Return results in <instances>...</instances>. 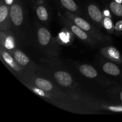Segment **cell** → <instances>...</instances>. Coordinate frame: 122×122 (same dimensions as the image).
Listing matches in <instances>:
<instances>
[{"instance_id": "obj_1", "label": "cell", "mask_w": 122, "mask_h": 122, "mask_svg": "<svg viewBox=\"0 0 122 122\" xmlns=\"http://www.w3.org/2000/svg\"><path fill=\"white\" fill-rule=\"evenodd\" d=\"M64 15L69 18L74 23L76 24L77 26L81 27L82 29L85 31L89 35L96 39L97 40L101 42H112V38L102 33L97 27L93 26L89 22L86 21L85 19H82L81 17L78 16L69 11L66 12Z\"/></svg>"}, {"instance_id": "obj_2", "label": "cell", "mask_w": 122, "mask_h": 122, "mask_svg": "<svg viewBox=\"0 0 122 122\" xmlns=\"http://www.w3.org/2000/svg\"><path fill=\"white\" fill-rule=\"evenodd\" d=\"M59 19L61 23L65 27H67L69 30H70L71 32L74 33L79 39L83 41L86 44L93 45V46L97 44V41H99L97 40L96 39L89 35L85 31H84L81 27L77 26L76 24L74 23L69 18L59 13Z\"/></svg>"}, {"instance_id": "obj_3", "label": "cell", "mask_w": 122, "mask_h": 122, "mask_svg": "<svg viewBox=\"0 0 122 122\" xmlns=\"http://www.w3.org/2000/svg\"><path fill=\"white\" fill-rule=\"evenodd\" d=\"M10 15L12 27L19 31L23 27L25 20V12L24 6L20 0H15L10 7Z\"/></svg>"}, {"instance_id": "obj_4", "label": "cell", "mask_w": 122, "mask_h": 122, "mask_svg": "<svg viewBox=\"0 0 122 122\" xmlns=\"http://www.w3.org/2000/svg\"><path fill=\"white\" fill-rule=\"evenodd\" d=\"M37 38L39 45L44 50L50 51V52H52V51H55V49L57 48L54 39L51 36L50 31L45 27H41L38 28Z\"/></svg>"}, {"instance_id": "obj_5", "label": "cell", "mask_w": 122, "mask_h": 122, "mask_svg": "<svg viewBox=\"0 0 122 122\" xmlns=\"http://www.w3.org/2000/svg\"><path fill=\"white\" fill-rule=\"evenodd\" d=\"M12 27L10 7L0 0V28L1 31H8Z\"/></svg>"}, {"instance_id": "obj_6", "label": "cell", "mask_w": 122, "mask_h": 122, "mask_svg": "<svg viewBox=\"0 0 122 122\" xmlns=\"http://www.w3.org/2000/svg\"><path fill=\"white\" fill-rule=\"evenodd\" d=\"M1 56L4 63L7 66H8L12 70L18 73H20L23 70V67L20 66L18 63L15 61L11 54L9 51L4 48L2 46L1 48Z\"/></svg>"}, {"instance_id": "obj_7", "label": "cell", "mask_w": 122, "mask_h": 122, "mask_svg": "<svg viewBox=\"0 0 122 122\" xmlns=\"http://www.w3.org/2000/svg\"><path fill=\"white\" fill-rule=\"evenodd\" d=\"M1 46L8 51L15 49V38L10 30L1 31Z\"/></svg>"}, {"instance_id": "obj_8", "label": "cell", "mask_w": 122, "mask_h": 122, "mask_svg": "<svg viewBox=\"0 0 122 122\" xmlns=\"http://www.w3.org/2000/svg\"><path fill=\"white\" fill-rule=\"evenodd\" d=\"M101 54L108 59L116 62L117 63H122V57L121 54L117 49L113 46H108L104 47L100 50Z\"/></svg>"}, {"instance_id": "obj_9", "label": "cell", "mask_w": 122, "mask_h": 122, "mask_svg": "<svg viewBox=\"0 0 122 122\" xmlns=\"http://www.w3.org/2000/svg\"><path fill=\"white\" fill-rule=\"evenodd\" d=\"M54 78L57 83L64 87H69L72 85L73 79L71 75L64 71H57L54 73Z\"/></svg>"}, {"instance_id": "obj_10", "label": "cell", "mask_w": 122, "mask_h": 122, "mask_svg": "<svg viewBox=\"0 0 122 122\" xmlns=\"http://www.w3.org/2000/svg\"><path fill=\"white\" fill-rule=\"evenodd\" d=\"M9 52L13 56L15 61L21 67H25L28 66V64H29L30 63V58L20 50L14 49Z\"/></svg>"}, {"instance_id": "obj_11", "label": "cell", "mask_w": 122, "mask_h": 122, "mask_svg": "<svg viewBox=\"0 0 122 122\" xmlns=\"http://www.w3.org/2000/svg\"><path fill=\"white\" fill-rule=\"evenodd\" d=\"M35 14L41 21L48 23L50 20V14L46 5L43 3H38L35 7Z\"/></svg>"}, {"instance_id": "obj_12", "label": "cell", "mask_w": 122, "mask_h": 122, "mask_svg": "<svg viewBox=\"0 0 122 122\" xmlns=\"http://www.w3.org/2000/svg\"><path fill=\"white\" fill-rule=\"evenodd\" d=\"M88 13L93 21L102 25L103 15L97 6L94 4L89 5L88 7Z\"/></svg>"}, {"instance_id": "obj_13", "label": "cell", "mask_w": 122, "mask_h": 122, "mask_svg": "<svg viewBox=\"0 0 122 122\" xmlns=\"http://www.w3.org/2000/svg\"><path fill=\"white\" fill-rule=\"evenodd\" d=\"M102 70L105 73L112 76H119L121 73L120 69L119 67L114 63L111 62L104 63L102 66Z\"/></svg>"}, {"instance_id": "obj_14", "label": "cell", "mask_w": 122, "mask_h": 122, "mask_svg": "<svg viewBox=\"0 0 122 122\" xmlns=\"http://www.w3.org/2000/svg\"><path fill=\"white\" fill-rule=\"evenodd\" d=\"M79 71L83 76L88 78L93 79L97 76V71L92 66L88 64H83L79 67Z\"/></svg>"}, {"instance_id": "obj_15", "label": "cell", "mask_w": 122, "mask_h": 122, "mask_svg": "<svg viewBox=\"0 0 122 122\" xmlns=\"http://www.w3.org/2000/svg\"><path fill=\"white\" fill-rule=\"evenodd\" d=\"M35 85L41 90L45 92H50L53 89V86L47 80L42 78H36L34 81Z\"/></svg>"}, {"instance_id": "obj_16", "label": "cell", "mask_w": 122, "mask_h": 122, "mask_svg": "<svg viewBox=\"0 0 122 122\" xmlns=\"http://www.w3.org/2000/svg\"><path fill=\"white\" fill-rule=\"evenodd\" d=\"M60 4L65 9L70 12H77L79 8L73 0H60Z\"/></svg>"}, {"instance_id": "obj_17", "label": "cell", "mask_w": 122, "mask_h": 122, "mask_svg": "<svg viewBox=\"0 0 122 122\" xmlns=\"http://www.w3.org/2000/svg\"><path fill=\"white\" fill-rule=\"evenodd\" d=\"M110 10L113 14L117 17H122V4L116 1H113L110 4Z\"/></svg>"}, {"instance_id": "obj_18", "label": "cell", "mask_w": 122, "mask_h": 122, "mask_svg": "<svg viewBox=\"0 0 122 122\" xmlns=\"http://www.w3.org/2000/svg\"><path fill=\"white\" fill-rule=\"evenodd\" d=\"M102 25H103L104 27L106 30L108 31V32L111 33H114V26L113 25V21H112V19L109 17L105 16L103 18V20H102Z\"/></svg>"}, {"instance_id": "obj_19", "label": "cell", "mask_w": 122, "mask_h": 122, "mask_svg": "<svg viewBox=\"0 0 122 122\" xmlns=\"http://www.w3.org/2000/svg\"><path fill=\"white\" fill-rule=\"evenodd\" d=\"M114 33L116 35H122V20H119L114 25Z\"/></svg>"}, {"instance_id": "obj_20", "label": "cell", "mask_w": 122, "mask_h": 122, "mask_svg": "<svg viewBox=\"0 0 122 122\" xmlns=\"http://www.w3.org/2000/svg\"><path fill=\"white\" fill-rule=\"evenodd\" d=\"M108 109L112 112H122V106H112L108 107Z\"/></svg>"}, {"instance_id": "obj_21", "label": "cell", "mask_w": 122, "mask_h": 122, "mask_svg": "<svg viewBox=\"0 0 122 122\" xmlns=\"http://www.w3.org/2000/svg\"><path fill=\"white\" fill-rule=\"evenodd\" d=\"M5 4H7L8 7H10V6L15 2V0H2Z\"/></svg>"}, {"instance_id": "obj_22", "label": "cell", "mask_w": 122, "mask_h": 122, "mask_svg": "<svg viewBox=\"0 0 122 122\" xmlns=\"http://www.w3.org/2000/svg\"><path fill=\"white\" fill-rule=\"evenodd\" d=\"M119 97H120V100L122 103V91L120 92V94H119Z\"/></svg>"}, {"instance_id": "obj_23", "label": "cell", "mask_w": 122, "mask_h": 122, "mask_svg": "<svg viewBox=\"0 0 122 122\" xmlns=\"http://www.w3.org/2000/svg\"><path fill=\"white\" fill-rule=\"evenodd\" d=\"M114 1L118 2H120V3H122V0H114Z\"/></svg>"}]
</instances>
